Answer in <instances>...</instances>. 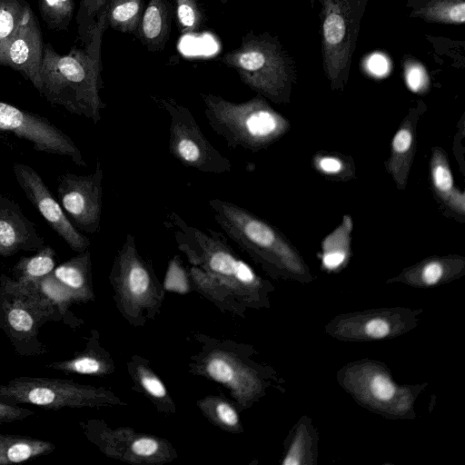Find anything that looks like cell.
<instances>
[{"mask_svg": "<svg viewBox=\"0 0 465 465\" xmlns=\"http://www.w3.org/2000/svg\"><path fill=\"white\" fill-rule=\"evenodd\" d=\"M107 26L106 5L98 15L90 40L82 48L58 54L45 45L41 66L40 94L49 103L64 107L94 124L102 118L106 104L102 101V37Z\"/></svg>", "mask_w": 465, "mask_h": 465, "instance_id": "1", "label": "cell"}, {"mask_svg": "<svg viewBox=\"0 0 465 465\" xmlns=\"http://www.w3.org/2000/svg\"><path fill=\"white\" fill-rule=\"evenodd\" d=\"M201 96L209 125L231 149L258 152L272 144L289 129V122L262 95L242 103L212 94Z\"/></svg>", "mask_w": 465, "mask_h": 465, "instance_id": "2", "label": "cell"}, {"mask_svg": "<svg viewBox=\"0 0 465 465\" xmlns=\"http://www.w3.org/2000/svg\"><path fill=\"white\" fill-rule=\"evenodd\" d=\"M164 223L173 232L179 250L210 282L238 293L259 284L252 268L237 255L221 232L190 225L174 212L167 215Z\"/></svg>", "mask_w": 465, "mask_h": 465, "instance_id": "3", "label": "cell"}, {"mask_svg": "<svg viewBox=\"0 0 465 465\" xmlns=\"http://www.w3.org/2000/svg\"><path fill=\"white\" fill-rule=\"evenodd\" d=\"M52 321L62 319L35 288L0 274V329L19 356L35 357L48 351L39 339V330Z\"/></svg>", "mask_w": 465, "mask_h": 465, "instance_id": "4", "label": "cell"}, {"mask_svg": "<svg viewBox=\"0 0 465 465\" xmlns=\"http://www.w3.org/2000/svg\"><path fill=\"white\" fill-rule=\"evenodd\" d=\"M208 204L216 223L229 239L252 258L298 272L300 260L287 239L275 227L247 209L219 198Z\"/></svg>", "mask_w": 465, "mask_h": 465, "instance_id": "5", "label": "cell"}, {"mask_svg": "<svg viewBox=\"0 0 465 465\" xmlns=\"http://www.w3.org/2000/svg\"><path fill=\"white\" fill-rule=\"evenodd\" d=\"M221 62L233 68L241 80L260 95L275 103L288 101L291 67L279 45L270 37L249 33L242 37L241 45L225 54Z\"/></svg>", "mask_w": 465, "mask_h": 465, "instance_id": "6", "label": "cell"}, {"mask_svg": "<svg viewBox=\"0 0 465 465\" xmlns=\"http://www.w3.org/2000/svg\"><path fill=\"white\" fill-rule=\"evenodd\" d=\"M111 401V394L102 388L58 378L19 376L0 384V401L12 405L58 411L99 407Z\"/></svg>", "mask_w": 465, "mask_h": 465, "instance_id": "7", "label": "cell"}, {"mask_svg": "<svg viewBox=\"0 0 465 465\" xmlns=\"http://www.w3.org/2000/svg\"><path fill=\"white\" fill-rule=\"evenodd\" d=\"M170 116L169 153L181 164L206 173L231 172L232 163L206 138L191 111L173 99L156 98Z\"/></svg>", "mask_w": 465, "mask_h": 465, "instance_id": "8", "label": "cell"}, {"mask_svg": "<svg viewBox=\"0 0 465 465\" xmlns=\"http://www.w3.org/2000/svg\"><path fill=\"white\" fill-rule=\"evenodd\" d=\"M365 1L323 0V61L333 88L346 79Z\"/></svg>", "mask_w": 465, "mask_h": 465, "instance_id": "9", "label": "cell"}, {"mask_svg": "<svg viewBox=\"0 0 465 465\" xmlns=\"http://www.w3.org/2000/svg\"><path fill=\"white\" fill-rule=\"evenodd\" d=\"M0 132L30 142L38 152L67 157L76 165L87 166L74 142L48 119L2 101Z\"/></svg>", "mask_w": 465, "mask_h": 465, "instance_id": "10", "label": "cell"}, {"mask_svg": "<svg viewBox=\"0 0 465 465\" xmlns=\"http://www.w3.org/2000/svg\"><path fill=\"white\" fill-rule=\"evenodd\" d=\"M103 178L104 171L98 159L94 173L90 174L66 173L58 178L60 204L79 231L94 233L100 229Z\"/></svg>", "mask_w": 465, "mask_h": 465, "instance_id": "11", "label": "cell"}, {"mask_svg": "<svg viewBox=\"0 0 465 465\" xmlns=\"http://www.w3.org/2000/svg\"><path fill=\"white\" fill-rule=\"evenodd\" d=\"M14 174L25 196L49 226L76 252L90 246V240L72 223L39 173L31 166L16 163Z\"/></svg>", "mask_w": 465, "mask_h": 465, "instance_id": "12", "label": "cell"}, {"mask_svg": "<svg viewBox=\"0 0 465 465\" xmlns=\"http://www.w3.org/2000/svg\"><path fill=\"white\" fill-rule=\"evenodd\" d=\"M111 280L122 298L132 306H147L156 293V282L150 265L139 254L135 238L127 233L111 272Z\"/></svg>", "mask_w": 465, "mask_h": 465, "instance_id": "13", "label": "cell"}, {"mask_svg": "<svg viewBox=\"0 0 465 465\" xmlns=\"http://www.w3.org/2000/svg\"><path fill=\"white\" fill-rule=\"evenodd\" d=\"M44 48L40 25L31 10L14 36L0 51V65L20 72L40 92Z\"/></svg>", "mask_w": 465, "mask_h": 465, "instance_id": "14", "label": "cell"}, {"mask_svg": "<svg viewBox=\"0 0 465 465\" xmlns=\"http://www.w3.org/2000/svg\"><path fill=\"white\" fill-rule=\"evenodd\" d=\"M45 245L35 224L27 219L19 204L0 194V257L20 252L39 251Z\"/></svg>", "mask_w": 465, "mask_h": 465, "instance_id": "15", "label": "cell"}, {"mask_svg": "<svg viewBox=\"0 0 465 465\" xmlns=\"http://www.w3.org/2000/svg\"><path fill=\"white\" fill-rule=\"evenodd\" d=\"M172 14L168 0H150L135 32L141 42L152 51L161 50L168 40Z\"/></svg>", "mask_w": 465, "mask_h": 465, "instance_id": "16", "label": "cell"}, {"mask_svg": "<svg viewBox=\"0 0 465 465\" xmlns=\"http://www.w3.org/2000/svg\"><path fill=\"white\" fill-rule=\"evenodd\" d=\"M417 114L406 117L394 134L387 169L399 188H404L414 155Z\"/></svg>", "mask_w": 465, "mask_h": 465, "instance_id": "17", "label": "cell"}, {"mask_svg": "<svg viewBox=\"0 0 465 465\" xmlns=\"http://www.w3.org/2000/svg\"><path fill=\"white\" fill-rule=\"evenodd\" d=\"M52 273L73 292L77 302L93 299L91 253L88 249L55 266Z\"/></svg>", "mask_w": 465, "mask_h": 465, "instance_id": "18", "label": "cell"}, {"mask_svg": "<svg viewBox=\"0 0 465 465\" xmlns=\"http://www.w3.org/2000/svg\"><path fill=\"white\" fill-rule=\"evenodd\" d=\"M55 445L32 437L0 433V465L23 463L48 455Z\"/></svg>", "mask_w": 465, "mask_h": 465, "instance_id": "19", "label": "cell"}, {"mask_svg": "<svg viewBox=\"0 0 465 465\" xmlns=\"http://www.w3.org/2000/svg\"><path fill=\"white\" fill-rule=\"evenodd\" d=\"M207 376L228 387L240 398L246 391L249 376L240 362L223 352L210 354L203 364Z\"/></svg>", "mask_w": 465, "mask_h": 465, "instance_id": "20", "label": "cell"}, {"mask_svg": "<svg viewBox=\"0 0 465 465\" xmlns=\"http://www.w3.org/2000/svg\"><path fill=\"white\" fill-rule=\"evenodd\" d=\"M431 180L437 195L451 210L464 214V194L454 188L453 177L445 153L435 148L430 161Z\"/></svg>", "mask_w": 465, "mask_h": 465, "instance_id": "21", "label": "cell"}, {"mask_svg": "<svg viewBox=\"0 0 465 465\" xmlns=\"http://www.w3.org/2000/svg\"><path fill=\"white\" fill-rule=\"evenodd\" d=\"M91 339L86 349L75 353L71 359L49 362L45 368L67 374H82L99 376L107 372L109 364Z\"/></svg>", "mask_w": 465, "mask_h": 465, "instance_id": "22", "label": "cell"}, {"mask_svg": "<svg viewBox=\"0 0 465 465\" xmlns=\"http://www.w3.org/2000/svg\"><path fill=\"white\" fill-rule=\"evenodd\" d=\"M55 268V251L45 245L32 256H22L13 267L14 279L32 286L51 274Z\"/></svg>", "mask_w": 465, "mask_h": 465, "instance_id": "23", "label": "cell"}, {"mask_svg": "<svg viewBox=\"0 0 465 465\" xmlns=\"http://www.w3.org/2000/svg\"><path fill=\"white\" fill-rule=\"evenodd\" d=\"M143 13V0H109L106 21L113 29L135 33Z\"/></svg>", "mask_w": 465, "mask_h": 465, "instance_id": "24", "label": "cell"}, {"mask_svg": "<svg viewBox=\"0 0 465 465\" xmlns=\"http://www.w3.org/2000/svg\"><path fill=\"white\" fill-rule=\"evenodd\" d=\"M32 287L51 302L64 323L74 325V315L70 313L69 307L77 302V300L73 292L62 284L53 273L41 279Z\"/></svg>", "mask_w": 465, "mask_h": 465, "instance_id": "25", "label": "cell"}, {"mask_svg": "<svg viewBox=\"0 0 465 465\" xmlns=\"http://www.w3.org/2000/svg\"><path fill=\"white\" fill-rule=\"evenodd\" d=\"M413 15L430 22L461 25L465 22V1L428 0Z\"/></svg>", "mask_w": 465, "mask_h": 465, "instance_id": "26", "label": "cell"}, {"mask_svg": "<svg viewBox=\"0 0 465 465\" xmlns=\"http://www.w3.org/2000/svg\"><path fill=\"white\" fill-rule=\"evenodd\" d=\"M351 228L352 223L351 218L345 216L342 224L325 238L323 242L322 262L327 269H336L345 261L350 245Z\"/></svg>", "mask_w": 465, "mask_h": 465, "instance_id": "27", "label": "cell"}, {"mask_svg": "<svg viewBox=\"0 0 465 465\" xmlns=\"http://www.w3.org/2000/svg\"><path fill=\"white\" fill-rule=\"evenodd\" d=\"M31 10L25 0H0V51L14 36Z\"/></svg>", "mask_w": 465, "mask_h": 465, "instance_id": "28", "label": "cell"}, {"mask_svg": "<svg viewBox=\"0 0 465 465\" xmlns=\"http://www.w3.org/2000/svg\"><path fill=\"white\" fill-rule=\"evenodd\" d=\"M42 18L52 30H67L72 20L74 0H38Z\"/></svg>", "mask_w": 465, "mask_h": 465, "instance_id": "29", "label": "cell"}, {"mask_svg": "<svg viewBox=\"0 0 465 465\" xmlns=\"http://www.w3.org/2000/svg\"><path fill=\"white\" fill-rule=\"evenodd\" d=\"M108 1L109 0H81L76 15V23L78 37L83 45L90 40L98 15Z\"/></svg>", "mask_w": 465, "mask_h": 465, "instance_id": "30", "label": "cell"}, {"mask_svg": "<svg viewBox=\"0 0 465 465\" xmlns=\"http://www.w3.org/2000/svg\"><path fill=\"white\" fill-rule=\"evenodd\" d=\"M175 15L183 34L199 31L203 24V15L196 0H176Z\"/></svg>", "mask_w": 465, "mask_h": 465, "instance_id": "31", "label": "cell"}, {"mask_svg": "<svg viewBox=\"0 0 465 465\" xmlns=\"http://www.w3.org/2000/svg\"><path fill=\"white\" fill-rule=\"evenodd\" d=\"M161 450V442L157 439L149 436L137 437L129 445L131 454L139 459L155 458Z\"/></svg>", "mask_w": 465, "mask_h": 465, "instance_id": "32", "label": "cell"}, {"mask_svg": "<svg viewBox=\"0 0 465 465\" xmlns=\"http://www.w3.org/2000/svg\"><path fill=\"white\" fill-rule=\"evenodd\" d=\"M406 84L411 90L421 93L428 88L429 77L424 67L417 62H408L404 67Z\"/></svg>", "mask_w": 465, "mask_h": 465, "instance_id": "33", "label": "cell"}, {"mask_svg": "<svg viewBox=\"0 0 465 465\" xmlns=\"http://www.w3.org/2000/svg\"><path fill=\"white\" fill-rule=\"evenodd\" d=\"M138 379L142 388L153 398L163 400L167 396V391L163 381L151 371L140 367Z\"/></svg>", "mask_w": 465, "mask_h": 465, "instance_id": "34", "label": "cell"}, {"mask_svg": "<svg viewBox=\"0 0 465 465\" xmlns=\"http://www.w3.org/2000/svg\"><path fill=\"white\" fill-rule=\"evenodd\" d=\"M215 421L223 427L235 429L239 425V416L236 410L224 401H216L211 411Z\"/></svg>", "mask_w": 465, "mask_h": 465, "instance_id": "35", "label": "cell"}, {"mask_svg": "<svg viewBox=\"0 0 465 465\" xmlns=\"http://www.w3.org/2000/svg\"><path fill=\"white\" fill-rule=\"evenodd\" d=\"M35 414V411L21 405H12L0 401V425L24 420Z\"/></svg>", "mask_w": 465, "mask_h": 465, "instance_id": "36", "label": "cell"}, {"mask_svg": "<svg viewBox=\"0 0 465 465\" xmlns=\"http://www.w3.org/2000/svg\"><path fill=\"white\" fill-rule=\"evenodd\" d=\"M370 389L373 396L381 401L391 400L395 391L393 383L383 374H377L371 379Z\"/></svg>", "mask_w": 465, "mask_h": 465, "instance_id": "37", "label": "cell"}, {"mask_svg": "<svg viewBox=\"0 0 465 465\" xmlns=\"http://www.w3.org/2000/svg\"><path fill=\"white\" fill-rule=\"evenodd\" d=\"M444 266L439 261L427 262L421 269V280L428 285L435 284L442 277Z\"/></svg>", "mask_w": 465, "mask_h": 465, "instance_id": "38", "label": "cell"}, {"mask_svg": "<svg viewBox=\"0 0 465 465\" xmlns=\"http://www.w3.org/2000/svg\"><path fill=\"white\" fill-rule=\"evenodd\" d=\"M318 169L327 174H336L343 170V163L335 156H322L317 158Z\"/></svg>", "mask_w": 465, "mask_h": 465, "instance_id": "39", "label": "cell"}, {"mask_svg": "<svg viewBox=\"0 0 465 465\" xmlns=\"http://www.w3.org/2000/svg\"><path fill=\"white\" fill-rule=\"evenodd\" d=\"M390 331L388 322L382 319H373L365 325V332L368 336L375 339L385 337Z\"/></svg>", "mask_w": 465, "mask_h": 465, "instance_id": "40", "label": "cell"}, {"mask_svg": "<svg viewBox=\"0 0 465 465\" xmlns=\"http://www.w3.org/2000/svg\"><path fill=\"white\" fill-rule=\"evenodd\" d=\"M369 72L375 76H383L389 70V64L384 56H372L367 64Z\"/></svg>", "mask_w": 465, "mask_h": 465, "instance_id": "41", "label": "cell"}, {"mask_svg": "<svg viewBox=\"0 0 465 465\" xmlns=\"http://www.w3.org/2000/svg\"><path fill=\"white\" fill-rule=\"evenodd\" d=\"M222 3H226L227 0H220Z\"/></svg>", "mask_w": 465, "mask_h": 465, "instance_id": "42", "label": "cell"}]
</instances>
